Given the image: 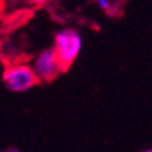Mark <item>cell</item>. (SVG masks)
Instances as JSON below:
<instances>
[{
	"instance_id": "52a82bcc",
	"label": "cell",
	"mask_w": 152,
	"mask_h": 152,
	"mask_svg": "<svg viewBox=\"0 0 152 152\" xmlns=\"http://www.w3.org/2000/svg\"><path fill=\"white\" fill-rule=\"evenodd\" d=\"M140 152H152V151H151V149L148 148V149H143V151H140Z\"/></svg>"
},
{
	"instance_id": "7a4b0ae2",
	"label": "cell",
	"mask_w": 152,
	"mask_h": 152,
	"mask_svg": "<svg viewBox=\"0 0 152 152\" xmlns=\"http://www.w3.org/2000/svg\"><path fill=\"white\" fill-rule=\"evenodd\" d=\"M5 87L12 93H24L38 84V79L28 64H12L8 66L2 75Z\"/></svg>"
},
{
	"instance_id": "3957f363",
	"label": "cell",
	"mask_w": 152,
	"mask_h": 152,
	"mask_svg": "<svg viewBox=\"0 0 152 152\" xmlns=\"http://www.w3.org/2000/svg\"><path fill=\"white\" fill-rule=\"evenodd\" d=\"M31 67H32V70L37 76L38 82H52L61 73L52 47L41 50V52L35 56L34 64Z\"/></svg>"
},
{
	"instance_id": "6da1fadb",
	"label": "cell",
	"mask_w": 152,
	"mask_h": 152,
	"mask_svg": "<svg viewBox=\"0 0 152 152\" xmlns=\"http://www.w3.org/2000/svg\"><path fill=\"white\" fill-rule=\"evenodd\" d=\"M82 49V37L75 29H62L55 34L53 38V53L58 61L61 72H66L72 67Z\"/></svg>"
},
{
	"instance_id": "8992f818",
	"label": "cell",
	"mask_w": 152,
	"mask_h": 152,
	"mask_svg": "<svg viewBox=\"0 0 152 152\" xmlns=\"http://www.w3.org/2000/svg\"><path fill=\"white\" fill-rule=\"evenodd\" d=\"M2 152H20V149H18V148H15V146H9V148L3 149Z\"/></svg>"
},
{
	"instance_id": "277c9868",
	"label": "cell",
	"mask_w": 152,
	"mask_h": 152,
	"mask_svg": "<svg viewBox=\"0 0 152 152\" xmlns=\"http://www.w3.org/2000/svg\"><path fill=\"white\" fill-rule=\"evenodd\" d=\"M96 2H97L99 8H100V9H104L107 14H113V8H114V5H113L111 0H96Z\"/></svg>"
},
{
	"instance_id": "5b68a950",
	"label": "cell",
	"mask_w": 152,
	"mask_h": 152,
	"mask_svg": "<svg viewBox=\"0 0 152 152\" xmlns=\"http://www.w3.org/2000/svg\"><path fill=\"white\" fill-rule=\"evenodd\" d=\"M31 3H34V5H44V3H47V2H50V0H29Z\"/></svg>"
}]
</instances>
